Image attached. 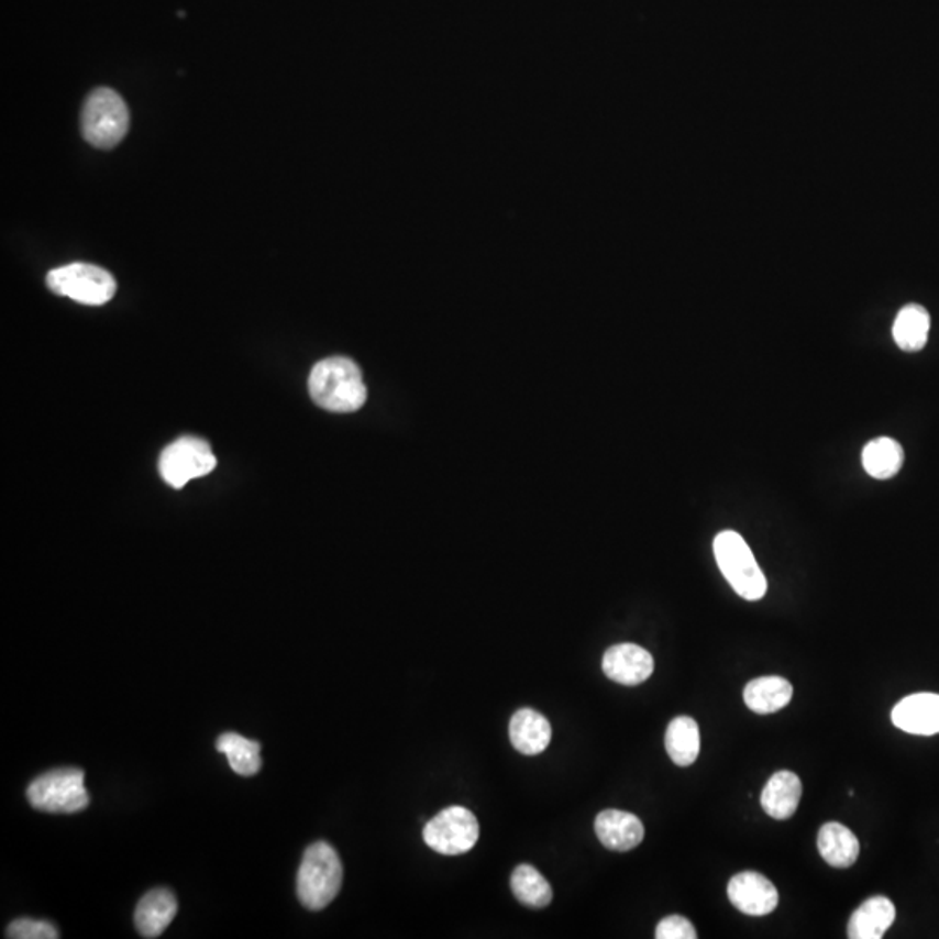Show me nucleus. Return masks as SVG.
Segmentation results:
<instances>
[{
	"mask_svg": "<svg viewBox=\"0 0 939 939\" xmlns=\"http://www.w3.org/2000/svg\"><path fill=\"white\" fill-rule=\"evenodd\" d=\"M308 391L319 408L331 412L358 411L367 399L361 369L346 357L317 362L308 378Z\"/></svg>",
	"mask_w": 939,
	"mask_h": 939,
	"instance_id": "1",
	"label": "nucleus"
},
{
	"mask_svg": "<svg viewBox=\"0 0 939 939\" xmlns=\"http://www.w3.org/2000/svg\"><path fill=\"white\" fill-rule=\"evenodd\" d=\"M343 884V864L328 842H316L305 851L296 879V893L308 910L319 912L336 898Z\"/></svg>",
	"mask_w": 939,
	"mask_h": 939,
	"instance_id": "2",
	"label": "nucleus"
},
{
	"mask_svg": "<svg viewBox=\"0 0 939 939\" xmlns=\"http://www.w3.org/2000/svg\"><path fill=\"white\" fill-rule=\"evenodd\" d=\"M714 553L723 578L741 599L755 603L767 594V579L740 532H719L714 540Z\"/></svg>",
	"mask_w": 939,
	"mask_h": 939,
	"instance_id": "3",
	"label": "nucleus"
},
{
	"mask_svg": "<svg viewBox=\"0 0 939 939\" xmlns=\"http://www.w3.org/2000/svg\"><path fill=\"white\" fill-rule=\"evenodd\" d=\"M86 142L96 148H113L130 130V112L119 92L109 88L95 89L84 101L80 117Z\"/></svg>",
	"mask_w": 939,
	"mask_h": 939,
	"instance_id": "4",
	"label": "nucleus"
},
{
	"mask_svg": "<svg viewBox=\"0 0 939 939\" xmlns=\"http://www.w3.org/2000/svg\"><path fill=\"white\" fill-rule=\"evenodd\" d=\"M26 797L35 809L55 815L80 813L91 800L84 786V771L76 767H63L35 777L26 789Z\"/></svg>",
	"mask_w": 939,
	"mask_h": 939,
	"instance_id": "5",
	"label": "nucleus"
},
{
	"mask_svg": "<svg viewBox=\"0 0 939 939\" xmlns=\"http://www.w3.org/2000/svg\"><path fill=\"white\" fill-rule=\"evenodd\" d=\"M47 287L55 295L67 296L77 303H109L117 291L115 279L100 266L89 263H70L47 274Z\"/></svg>",
	"mask_w": 939,
	"mask_h": 939,
	"instance_id": "6",
	"label": "nucleus"
},
{
	"mask_svg": "<svg viewBox=\"0 0 939 939\" xmlns=\"http://www.w3.org/2000/svg\"><path fill=\"white\" fill-rule=\"evenodd\" d=\"M477 818L472 810L462 806L445 807L423 828L424 844L445 857L465 854L477 844Z\"/></svg>",
	"mask_w": 939,
	"mask_h": 939,
	"instance_id": "7",
	"label": "nucleus"
},
{
	"mask_svg": "<svg viewBox=\"0 0 939 939\" xmlns=\"http://www.w3.org/2000/svg\"><path fill=\"white\" fill-rule=\"evenodd\" d=\"M217 463L208 442L197 437H184L163 451L158 470L170 487L181 489L194 478L211 474Z\"/></svg>",
	"mask_w": 939,
	"mask_h": 939,
	"instance_id": "8",
	"label": "nucleus"
},
{
	"mask_svg": "<svg viewBox=\"0 0 939 939\" xmlns=\"http://www.w3.org/2000/svg\"><path fill=\"white\" fill-rule=\"evenodd\" d=\"M729 902L750 917H764L773 914L780 903V894L770 879L761 873H738L729 881Z\"/></svg>",
	"mask_w": 939,
	"mask_h": 939,
	"instance_id": "9",
	"label": "nucleus"
},
{
	"mask_svg": "<svg viewBox=\"0 0 939 939\" xmlns=\"http://www.w3.org/2000/svg\"><path fill=\"white\" fill-rule=\"evenodd\" d=\"M604 674L623 686H639L654 672L649 651L637 644H618L607 649L603 658Z\"/></svg>",
	"mask_w": 939,
	"mask_h": 939,
	"instance_id": "10",
	"label": "nucleus"
},
{
	"mask_svg": "<svg viewBox=\"0 0 939 939\" xmlns=\"http://www.w3.org/2000/svg\"><path fill=\"white\" fill-rule=\"evenodd\" d=\"M894 726L910 734L932 736L939 732V695L919 693L906 696L893 708Z\"/></svg>",
	"mask_w": 939,
	"mask_h": 939,
	"instance_id": "11",
	"label": "nucleus"
},
{
	"mask_svg": "<svg viewBox=\"0 0 939 939\" xmlns=\"http://www.w3.org/2000/svg\"><path fill=\"white\" fill-rule=\"evenodd\" d=\"M595 831L604 848L611 851H632L644 840V825L627 810H603L595 819Z\"/></svg>",
	"mask_w": 939,
	"mask_h": 939,
	"instance_id": "12",
	"label": "nucleus"
},
{
	"mask_svg": "<svg viewBox=\"0 0 939 939\" xmlns=\"http://www.w3.org/2000/svg\"><path fill=\"white\" fill-rule=\"evenodd\" d=\"M178 914V902L169 890H152L140 899L134 924L143 938H157Z\"/></svg>",
	"mask_w": 939,
	"mask_h": 939,
	"instance_id": "13",
	"label": "nucleus"
},
{
	"mask_svg": "<svg viewBox=\"0 0 939 939\" xmlns=\"http://www.w3.org/2000/svg\"><path fill=\"white\" fill-rule=\"evenodd\" d=\"M508 732H510L511 744L516 747L517 752L524 755L545 752L552 741V726L546 717L532 708L517 710L511 717Z\"/></svg>",
	"mask_w": 939,
	"mask_h": 939,
	"instance_id": "14",
	"label": "nucleus"
},
{
	"mask_svg": "<svg viewBox=\"0 0 939 939\" xmlns=\"http://www.w3.org/2000/svg\"><path fill=\"white\" fill-rule=\"evenodd\" d=\"M896 919V908L885 896H873L858 906L851 915L848 926V938L881 939Z\"/></svg>",
	"mask_w": 939,
	"mask_h": 939,
	"instance_id": "15",
	"label": "nucleus"
},
{
	"mask_svg": "<svg viewBox=\"0 0 939 939\" xmlns=\"http://www.w3.org/2000/svg\"><path fill=\"white\" fill-rule=\"evenodd\" d=\"M803 798V783L792 771L773 774L762 789L761 804L765 813L774 819H788L795 815Z\"/></svg>",
	"mask_w": 939,
	"mask_h": 939,
	"instance_id": "16",
	"label": "nucleus"
},
{
	"mask_svg": "<svg viewBox=\"0 0 939 939\" xmlns=\"http://www.w3.org/2000/svg\"><path fill=\"white\" fill-rule=\"evenodd\" d=\"M818 849L830 866L849 869L860 857V840L844 825L830 821L819 828Z\"/></svg>",
	"mask_w": 939,
	"mask_h": 939,
	"instance_id": "17",
	"label": "nucleus"
},
{
	"mask_svg": "<svg viewBox=\"0 0 939 939\" xmlns=\"http://www.w3.org/2000/svg\"><path fill=\"white\" fill-rule=\"evenodd\" d=\"M794 687L783 677H761L744 687V703L755 714H774L792 702Z\"/></svg>",
	"mask_w": 939,
	"mask_h": 939,
	"instance_id": "18",
	"label": "nucleus"
},
{
	"mask_svg": "<svg viewBox=\"0 0 939 939\" xmlns=\"http://www.w3.org/2000/svg\"><path fill=\"white\" fill-rule=\"evenodd\" d=\"M931 317L920 305H906L894 320L893 338L905 352H919L926 346Z\"/></svg>",
	"mask_w": 939,
	"mask_h": 939,
	"instance_id": "19",
	"label": "nucleus"
},
{
	"mask_svg": "<svg viewBox=\"0 0 939 939\" xmlns=\"http://www.w3.org/2000/svg\"><path fill=\"white\" fill-rule=\"evenodd\" d=\"M863 468L870 477L879 478V480H887L893 478L902 470L905 463V453L899 442L890 439V437H881L875 441H870L864 445L863 454H861Z\"/></svg>",
	"mask_w": 939,
	"mask_h": 939,
	"instance_id": "20",
	"label": "nucleus"
},
{
	"mask_svg": "<svg viewBox=\"0 0 939 939\" xmlns=\"http://www.w3.org/2000/svg\"><path fill=\"white\" fill-rule=\"evenodd\" d=\"M217 749L218 752L227 755L230 767L239 776H256L262 771V756H259L262 744L258 741L247 740L237 732H225L218 738Z\"/></svg>",
	"mask_w": 939,
	"mask_h": 939,
	"instance_id": "21",
	"label": "nucleus"
},
{
	"mask_svg": "<svg viewBox=\"0 0 939 939\" xmlns=\"http://www.w3.org/2000/svg\"><path fill=\"white\" fill-rule=\"evenodd\" d=\"M665 747L670 759L681 767L695 764L699 755V728L691 717H677L669 723Z\"/></svg>",
	"mask_w": 939,
	"mask_h": 939,
	"instance_id": "22",
	"label": "nucleus"
},
{
	"mask_svg": "<svg viewBox=\"0 0 939 939\" xmlns=\"http://www.w3.org/2000/svg\"><path fill=\"white\" fill-rule=\"evenodd\" d=\"M511 891L522 905L545 908L553 899L552 885L531 864H519L510 879Z\"/></svg>",
	"mask_w": 939,
	"mask_h": 939,
	"instance_id": "23",
	"label": "nucleus"
},
{
	"mask_svg": "<svg viewBox=\"0 0 939 939\" xmlns=\"http://www.w3.org/2000/svg\"><path fill=\"white\" fill-rule=\"evenodd\" d=\"M8 938L13 939H56L58 929L46 920L18 919L8 926Z\"/></svg>",
	"mask_w": 939,
	"mask_h": 939,
	"instance_id": "24",
	"label": "nucleus"
},
{
	"mask_svg": "<svg viewBox=\"0 0 939 939\" xmlns=\"http://www.w3.org/2000/svg\"><path fill=\"white\" fill-rule=\"evenodd\" d=\"M658 939H696V929L686 917L682 915H670L666 919L661 920L656 927Z\"/></svg>",
	"mask_w": 939,
	"mask_h": 939,
	"instance_id": "25",
	"label": "nucleus"
}]
</instances>
